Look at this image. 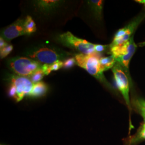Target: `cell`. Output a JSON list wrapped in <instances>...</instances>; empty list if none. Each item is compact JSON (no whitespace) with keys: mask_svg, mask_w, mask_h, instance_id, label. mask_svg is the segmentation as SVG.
<instances>
[{"mask_svg":"<svg viewBox=\"0 0 145 145\" xmlns=\"http://www.w3.org/2000/svg\"><path fill=\"white\" fill-rule=\"evenodd\" d=\"M42 65L52 64L57 61H65L72 56V52L47 42H40L28 47L22 54Z\"/></svg>","mask_w":145,"mask_h":145,"instance_id":"cell-1","label":"cell"},{"mask_svg":"<svg viewBox=\"0 0 145 145\" xmlns=\"http://www.w3.org/2000/svg\"><path fill=\"white\" fill-rule=\"evenodd\" d=\"M99 54H93L84 55L83 54H75V58L77 65L86 70L90 75L97 78L101 82L104 84L107 87L111 89L110 83L106 80L103 74L99 64Z\"/></svg>","mask_w":145,"mask_h":145,"instance_id":"cell-2","label":"cell"},{"mask_svg":"<svg viewBox=\"0 0 145 145\" xmlns=\"http://www.w3.org/2000/svg\"><path fill=\"white\" fill-rule=\"evenodd\" d=\"M55 40L59 44L74 50L80 54L84 55L96 54V44L75 36L69 31L56 36Z\"/></svg>","mask_w":145,"mask_h":145,"instance_id":"cell-3","label":"cell"},{"mask_svg":"<svg viewBox=\"0 0 145 145\" xmlns=\"http://www.w3.org/2000/svg\"><path fill=\"white\" fill-rule=\"evenodd\" d=\"M7 65L9 69L17 75L29 78L38 69L42 64L29 57H16L8 60Z\"/></svg>","mask_w":145,"mask_h":145,"instance_id":"cell-4","label":"cell"},{"mask_svg":"<svg viewBox=\"0 0 145 145\" xmlns=\"http://www.w3.org/2000/svg\"><path fill=\"white\" fill-rule=\"evenodd\" d=\"M145 18V12H142L132 21L130 24L120 29L115 35L113 41L109 45V48L119 46L129 41L138 26Z\"/></svg>","mask_w":145,"mask_h":145,"instance_id":"cell-5","label":"cell"},{"mask_svg":"<svg viewBox=\"0 0 145 145\" xmlns=\"http://www.w3.org/2000/svg\"><path fill=\"white\" fill-rule=\"evenodd\" d=\"M114 75V80L116 85L124 99L126 104L131 110L130 104V86L131 84L130 80L123 68L121 67L118 63L116 62L114 66L111 68Z\"/></svg>","mask_w":145,"mask_h":145,"instance_id":"cell-6","label":"cell"},{"mask_svg":"<svg viewBox=\"0 0 145 145\" xmlns=\"http://www.w3.org/2000/svg\"><path fill=\"white\" fill-rule=\"evenodd\" d=\"M10 84L15 89L17 102H20L25 96H29L34 85L29 78L18 75H12L9 78Z\"/></svg>","mask_w":145,"mask_h":145,"instance_id":"cell-7","label":"cell"},{"mask_svg":"<svg viewBox=\"0 0 145 145\" xmlns=\"http://www.w3.org/2000/svg\"><path fill=\"white\" fill-rule=\"evenodd\" d=\"M24 22L25 19H18L1 31V37L8 42L18 37L26 35Z\"/></svg>","mask_w":145,"mask_h":145,"instance_id":"cell-8","label":"cell"},{"mask_svg":"<svg viewBox=\"0 0 145 145\" xmlns=\"http://www.w3.org/2000/svg\"><path fill=\"white\" fill-rule=\"evenodd\" d=\"M65 1L57 0H37L32 1L33 6L39 12L48 15L57 10Z\"/></svg>","mask_w":145,"mask_h":145,"instance_id":"cell-9","label":"cell"},{"mask_svg":"<svg viewBox=\"0 0 145 145\" xmlns=\"http://www.w3.org/2000/svg\"><path fill=\"white\" fill-rule=\"evenodd\" d=\"M88 7L91 13L97 20H101L103 8V1L89 0L87 1Z\"/></svg>","mask_w":145,"mask_h":145,"instance_id":"cell-10","label":"cell"},{"mask_svg":"<svg viewBox=\"0 0 145 145\" xmlns=\"http://www.w3.org/2000/svg\"><path fill=\"white\" fill-rule=\"evenodd\" d=\"M48 90V87L46 83L40 81L34 83L31 93L29 97L32 98H39L44 96L46 94Z\"/></svg>","mask_w":145,"mask_h":145,"instance_id":"cell-11","label":"cell"},{"mask_svg":"<svg viewBox=\"0 0 145 145\" xmlns=\"http://www.w3.org/2000/svg\"><path fill=\"white\" fill-rule=\"evenodd\" d=\"M116 63V59L112 55L106 57H101L99 59V64L103 72L112 68Z\"/></svg>","mask_w":145,"mask_h":145,"instance_id":"cell-12","label":"cell"},{"mask_svg":"<svg viewBox=\"0 0 145 145\" xmlns=\"http://www.w3.org/2000/svg\"><path fill=\"white\" fill-rule=\"evenodd\" d=\"M145 140V124H143L141 125L139 129V131L137 134L131 137V139L129 140V145H132L136 144L137 142H139L141 140Z\"/></svg>","mask_w":145,"mask_h":145,"instance_id":"cell-13","label":"cell"},{"mask_svg":"<svg viewBox=\"0 0 145 145\" xmlns=\"http://www.w3.org/2000/svg\"><path fill=\"white\" fill-rule=\"evenodd\" d=\"M24 26L26 35H30L36 31V25L32 18L30 16H26L25 18Z\"/></svg>","mask_w":145,"mask_h":145,"instance_id":"cell-14","label":"cell"},{"mask_svg":"<svg viewBox=\"0 0 145 145\" xmlns=\"http://www.w3.org/2000/svg\"><path fill=\"white\" fill-rule=\"evenodd\" d=\"M133 105L135 110L142 118L145 117V100L140 98H135L133 101Z\"/></svg>","mask_w":145,"mask_h":145,"instance_id":"cell-15","label":"cell"},{"mask_svg":"<svg viewBox=\"0 0 145 145\" xmlns=\"http://www.w3.org/2000/svg\"><path fill=\"white\" fill-rule=\"evenodd\" d=\"M45 75V74L42 68L37 71L36 72H34L30 77H29V78L31 80V81L33 83H36L40 82Z\"/></svg>","mask_w":145,"mask_h":145,"instance_id":"cell-16","label":"cell"},{"mask_svg":"<svg viewBox=\"0 0 145 145\" xmlns=\"http://www.w3.org/2000/svg\"><path fill=\"white\" fill-rule=\"evenodd\" d=\"M13 50V46L12 45L8 44L6 46L0 49V56L1 59H3L8 56Z\"/></svg>","mask_w":145,"mask_h":145,"instance_id":"cell-17","label":"cell"},{"mask_svg":"<svg viewBox=\"0 0 145 145\" xmlns=\"http://www.w3.org/2000/svg\"><path fill=\"white\" fill-rule=\"evenodd\" d=\"M63 68L65 69H68L74 66L76 64V61L75 57H69L63 61Z\"/></svg>","mask_w":145,"mask_h":145,"instance_id":"cell-18","label":"cell"},{"mask_svg":"<svg viewBox=\"0 0 145 145\" xmlns=\"http://www.w3.org/2000/svg\"><path fill=\"white\" fill-rule=\"evenodd\" d=\"M63 62L62 61H57L52 64H48V67L50 72H51L52 71H56L60 68H63Z\"/></svg>","mask_w":145,"mask_h":145,"instance_id":"cell-19","label":"cell"},{"mask_svg":"<svg viewBox=\"0 0 145 145\" xmlns=\"http://www.w3.org/2000/svg\"><path fill=\"white\" fill-rule=\"evenodd\" d=\"M109 47L108 45H99V44H96V52L97 54H101L102 53L105 51L107 48Z\"/></svg>","mask_w":145,"mask_h":145,"instance_id":"cell-20","label":"cell"},{"mask_svg":"<svg viewBox=\"0 0 145 145\" xmlns=\"http://www.w3.org/2000/svg\"><path fill=\"white\" fill-rule=\"evenodd\" d=\"M8 44V42H6L3 38L2 37L0 38V49H2V48L6 46Z\"/></svg>","mask_w":145,"mask_h":145,"instance_id":"cell-21","label":"cell"},{"mask_svg":"<svg viewBox=\"0 0 145 145\" xmlns=\"http://www.w3.org/2000/svg\"><path fill=\"white\" fill-rule=\"evenodd\" d=\"M140 46H145V42H142L141 43L139 44Z\"/></svg>","mask_w":145,"mask_h":145,"instance_id":"cell-22","label":"cell"}]
</instances>
